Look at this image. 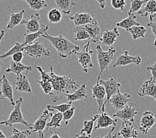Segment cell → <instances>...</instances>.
I'll return each instance as SVG.
<instances>
[{
    "mask_svg": "<svg viewBox=\"0 0 156 138\" xmlns=\"http://www.w3.org/2000/svg\"><path fill=\"white\" fill-rule=\"evenodd\" d=\"M49 74L52 80L53 88V100L57 102L66 96L72 94L73 91H76L80 87L72 78L66 76H58L54 73L53 66H50Z\"/></svg>",
    "mask_w": 156,
    "mask_h": 138,
    "instance_id": "obj_1",
    "label": "cell"
},
{
    "mask_svg": "<svg viewBox=\"0 0 156 138\" xmlns=\"http://www.w3.org/2000/svg\"><path fill=\"white\" fill-rule=\"evenodd\" d=\"M49 41L54 48L57 51L59 57L66 58L69 56L77 55L80 51V47L75 45L69 39L66 38L60 33L57 36H51L48 33H44L42 36Z\"/></svg>",
    "mask_w": 156,
    "mask_h": 138,
    "instance_id": "obj_2",
    "label": "cell"
},
{
    "mask_svg": "<svg viewBox=\"0 0 156 138\" xmlns=\"http://www.w3.org/2000/svg\"><path fill=\"white\" fill-rule=\"evenodd\" d=\"M96 51L100 69V73L97 78V80H98L100 79V76H101L102 73L105 70H108V69L110 63L112 62L113 60L114 56L116 52V49L114 47H110L108 51H104L102 49L101 46L100 44H98L96 47Z\"/></svg>",
    "mask_w": 156,
    "mask_h": 138,
    "instance_id": "obj_3",
    "label": "cell"
},
{
    "mask_svg": "<svg viewBox=\"0 0 156 138\" xmlns=\"http://www.w3.org/2000/svg\"><path fill=\"white\" fill-rule=\"evenodd\" d=\"M23 102V98L20 97L19 98L16 100V104L12 111L10 112L9 118L5 121L0 122V124L4 125L6 126L12 127L14 124H20L22 125H24L27 126L29 129L31 127V124H29L28 123L26 122L23 117V114H22L21 107L22 104Z\"/></svg>",
    "mask_w": 156,
    "mask_h": 138,
    "instance_id": "obj_4",
    "label": "cell"
},
{
    "mask_svg": "<svg viewBox=\"0 0 156 138\" xmlns=\"http://www.w3.org/2000/svg\"><path fill=\"white\" fill-rule=\"evenodd\" d=\"M96 82H98L99 83L102 84L105 87L106 90V100L105 103H104L102 108V112H105L106 106L108 104V102L109 100L111 98V97L120 92V88L121 87V84L120 83H118L116 78L114 77H110L109 79L106 80L100 79Z\"/></svg>",
    "mask_w": 156,
    "mask_h": 138,
    "instance_id": "obj_5",
    "label": "cell"
},
{
    "mask_svg": "<svg viewBox=\"0 0 156 138\" xmlns=\"http://www.w3.org/2000/svg\"><path fill=\"white\" fill-rule=\"evenodd\" d=\"M53 115V114L52 113V111L47 109L44 110L34 124H31L29 129L31 130V133H37L39 138H44L43 131L44 129H46L47 123L49 122Z\"/></svg>",
    "mask_w": 156,
    "mask_h": 138,
    "instance_id": "obj_6",
    "label": "cell"
},
{
    "mask_svg": "<svg viewBox=\"0 0 156 138\" xmlns=\"http://www.w3.org/2000/svg\"><path fill=\"white\" fill-rule=\"evenodd\" d=\"M23 51L33 58L49 57L51 56L49 48H47L44 44L40 42H35L31 44L26 45L24 47Z\"/></svg>",
    "mask_w": 156,
    "mask_h": 138,
    "instance_id": "obj_7",
    "label": "cell"
},
{
    "mask_svg": "<svg viewBox=\"0 0 156 138\" xmlns=\"http://www.w3.org/2000/svg\"><path fill=\"white\" fill-rule=\"evenodd\" d=\"M90 40H89L83 49L77 53L79 62L83 68V71L86 73H88L89 69L93 67L92 61V55L93 54V51L90 50Z\"/></svg>",
    "mask_w": 156,
    "mask_h": 138,
    "instance_id": "obj_8",
    "label": "cell"
},
{
    "mask_svg": "<svg viewBox=\"0 0 156 138\" xmlns=\"http://www.w3.org/2000/svg\"><path fill=\"white\" fill-rule=\"evenodd\" d=\"M137 105L133 102H129L124 108L121 110H118L113 114V117L120 118L125 123H132L135 121V116L137 114Z\"/></svg>",
    "mask_w": 156,
    "mask_h": 138,
    "instance_id": "obj_9",
    "label": "cell"
},
{
    "mask_svg": "<svg viewBox=\"0 0 156 138\" xmlns=\"http://www.w3.org/2000/svg\"><path fill=\"white\" fill-rule=\"evenodd\" d=\"M34 66L39 70L40 73V80L35 81V83L39 84L44 94L53 95V88L49 73H47L41 66H37L35 65Z\"/></svg>",
    "mask_w": 156,
    "mask_h": 138,
    "instance_id": "obj_10",
    "label": "cell"
},
{
    "mask_svg": "<svg viewBox=\"0 0 156 138\" xmlns=\"http://www.w3.org/2000/svg\"><path fill=\"white\" fill-rule=\"evenodd\" d=\"M128 51H125L123 52L121 55L119 56L116 60L112 67L113 68H116L118 66H127L130 64H134L136 66H138L141 62H142V58L140 56H136V57H133V56L129 55L128 54Z\"/></svg>",
    "mask_w": 156,
    "mask_h": 138,
    "instance_id": "obj_11",
    "label": "cell"
},
{
    "mask_svg": "<svg viewBox=\"0 0 156 138\" xmlns=\"http://www.w3.org/2000/svg\"><path fill=\"white\" fill-rule=\"evenodd\" d=\"M0 84H1V99H8L11 104L13 106H15L16 101L13 98V88L11 85L9 81L7 78L5 74H3L2 78H0Z\"/></svg>",
    "mask_w": 156,
    "mask_h": 138,
    "instance_id": "obj_12",
    "label": "cell"
},
{
    "mask_svg": "<svg viewBox=\"0 0 156 138\" xmlns=\"http://www.w3.org/2000/svg\"><path fill=\"white\" fill-rule=\"evenodd\" d=\"M155 123L154 114L150 111H146L143 113L140 121L139 129L144 135H147L149 130Z\"/></svg>",
    "mask_w": 156,
    "mask_h": 138,
    "instance_id": "obj_13",
    "label": "cell"
},
{
    "mask_svg": "<svg viewBox=\"0 0 156 138\" xmlns=\"http://www.w3.org/2000/svg\"><path fill=\"white\" fill-rule=\"evenodd\" d=\"M129 102H130V95L128 93L122 94L120 92H119L111 97L108 104L112 105L113 108L118 111L124 108Z\"/></svg>",
    "mask_w": 156,
    "mask_h": 138,
    "instance_id": "obj_14",
    "label": "cell"
},
{
    "mask_svg": "<svg viewBox=\"0 0 156 138\" xmlns=\"http://www.w3.org/2000/svg\"><path fill=\"white\" fill-rule=\"evenodd\" d=\"M21 24L25 26V34H31L39 31L41 27V25L40 24V14L37 12L31 14L29 20L23 19Z\"/></svg>",
    "mask_w": 156,
    "mask_h": 138,
    "instance_id": "obj_15",
    "label": "cell"
},
{
    "mask_svg": "<svg viewBox=\"0 0 156 138\" xmlns=\"http://www.w3.org/2000/svg\"><path fill=\"white\" fill-rule=\"evenodd\" d=\"M92 98L96 100L98 105V111L101 113L103 104L105 102L106 97L105 87L98 82H96V84L92 87Z\"/></svg>",
    "mask_w": 156,
    "mask_h": 138,
    "instance_id": "obj_16",
    "label": "cell"
},
{
    "mask_svg": "<svg viewBox=\"0 0 156 138\" xmlns=\"http://www.w3.org/2000/svg\"><path fill=\"white\" fill-rule=\"evenodd\" d=\"M155 83L151 78L145 81L137 92V95L140 97H152L156 102V84Z\"/></svg>",
    "mask_w": 156,
    "mask_h": 138,
    "instance_id": "obj_17",
    "label": "cell"
},
{
    "mask_svg": "<svg viewBox=\"0 0 156 138\" xmlns=\"http://www.w3.org/2000/svg\"><path fill=\"white\" fill-rule=\"evenodd\" d=\"M81 27L84 28L89 33V35L90 36V41H92L93 43L100 41L102 34L101 31H100V27L97 21H96V19H94V20L91 23L82 25Z\"/></svg>",
    "mask_w": 156,
    "mask_h": 138,
    "instance_id": "obj_18",
    "label": "cell"
},
{
    "mask_svg": "<svg viewBox=\"0 0 156 138\" xmlns=\"http://www.w3.org/2000/svg\"><path fill=\"white\" fill-rule=\"evenodd\" d=\"M118 136H122L123 138H137L138 136V132L132 123L122 122L120 130L114 135V138H116Z\"/></svg>",
    "mask_w": 156,
    "mask_h": 138,
    "instance_id": "obj_19",
    "label": "cell"
},
{
    "mask_svg": "<svg viewBox=\"0 0 156 138\" xmlns=\"http://www.w3.org/2000/svg\"><path fill=\"white\" fill-rule=\"evenodd\" d=\"M96 122V124L94 128L93 131H96L98 129H105L110 126H116L118 120L112 118L108 114L105 112H102L98 114V117Z\"/></svg>",
    "mask_w": 156,
    "mask_h": 138,
    "instance_id": "obj_20",
    "label": "cell"
},
{
    "mask_svg": "<svg viewBox=\"0 0 156 138\" xmlns=\"http://www.w3.org/2000/svg\"><path fill=\"white\" fill-rule=\"evenodd\" d=\"M120 36L117 27H113L112 29H107L102 34L100 41L106 46H112L116 42L118 37Z\"/></svg>",
    "mask_w": 156,
    "mask_h": 138,
    "instance_id": "obj_21",
    "label": "cell"
},
{
    "mask_svg": "<svg viewBox=\"0 0 156 138\" xmlns=\"http://www.w3.org/2000/svg\"><path fill=\"white\" fill-rule=\"evenodd\" d=\"M14 84L16 87V89L18 92L31 94V87L29 80L27 79V75H23V74H20V75L17 76L16 80L14 82Z\"/></svg>",
    "mask_w": 156,
    "mask_h": 138,
    "instance_id": "obj_22",
    "label": "cell"
},
{
    "mask_svg": "<svg viewBox=\"0 0 156 138\" xmlns=\"http://www.w3.org/2000/svg\"><path fill=\"white\" fill-rule=\"evenodd\" d=\"M69 19L72 20L75 26H82L90 23L94 20L95 18L92 17L90 14L87 13L77 12L74 16H70Z\"/></svg>",
    "mask_w": 156,
    "mask_h": 138,
    "instance_id": "obj_23",
    "label": "cell"
},
{
    "mask_svg": "<svg viewBox=\"0 0 156 138\" xmlns=\"http://www.w3.org/2000/svg\"><path fill=\"white\" fill-rule=\"evenodd\" d=\"M88 92L87 89V85L84 84L77 89L76 91L72 94L66 96V100L69 103L79 101V100H84L88 98Z\"/></svg>",
    "mask_w": 156,
    "mask_h": 138,
    "instance_id": "obj_24",
    "label": "cell"
},
{
    "mask_svg": "<svg viewBox=\"0 0 156 138\" xmlns=\"http://www.w3.org/2000/svg\"><path fill=\"white\" fill-rule=\"evenodd\" d=\"M26 71V73L32 71V67L31 66H27L21 62H16L11 61L10 66L5 70L6 73H13L16 74L17 76L20 75L22 72Z\"/></svg>",
    "mask_w": 156,
    "mask_h": 138,
    "instance_id": "obj_25",
    "label": "cell"
},
{
    "mask_svg": "<svg viewBox=\"0 0 156 138\" xmlns=\"http://www.w3.org/2000/svg\"><path fill=\"white\" fill-rule=\"evenodd\" d=\"M128 16L127 17L124 19H122L120 21L118 22V23L116 24V27L123 28L127 31L128 29L133 27V26L140 25V24L138 23V22L136 21V16H135L134 13H129L128 12Z\"/></svg>",
    "mask_w": 156,
    "mask_h": 138,
    "instance_id": "obj_26",
    "label": "cell"
},
{
    "mask_svg": "<svg viewBox=\"0 0 156 138\" xmlns=\"http://www.w3.org/2000/svg\"><path fill=\"white\" fill-rule=\"evenodd\" d=\"M48 30H49V25H41V29L39 31L34 33H31V34H25L23 43H25L26 45L31 44L35 40L37 39L40 37L43 36L44 34V33L47 32Z\"/></svg>",
    "mask_w": 156,
    "mask_h": 138,
    "instance_id": "obj_27",
    "label": "cell"
},
{
    "mask_svg": "<svg viewBox=\"0 0 156 138\" xmlns=\"http://www.w3.org/2000/svg\"><path fill=\"white\" fill-rule=\"evenodd\" d=\"M25 13V9H22L20 12L12 13L10 15L9 20L7 25V29H12L23 21V15Z\"/></svg>",
    "mask_w": 156,
    "mask_h": 138,
    "instance_id": "obj_28",
    "label": "cell"
},
{
    "mask_svg": "<svg viewBox=\"0 0 156 138\" xmlns=\"http://www.w3.org/2000/svg\"><path fill=\"white\" fill-rule=\"evenodd\" d=\"M138 15L141 16L147 17L150 18L156 13V1L155 0H149L144 7H142L138 12Z\"/></svg>",
    "mask_w": 156,
    "mask_h": 138,
    "instance_id": "obj_29",
    "label": "cell"
},
{
    "mask_svg": "<svg viewBox=\"0 0 156 138\" xmlns=\"http://www.w3.org/2000/svg\"><path fill=\"white\" fill-rule=\"evenodd\" d=\"M58 9L63 13L69 15L71 12V8L76 5V3L72 0H54Z\"/></svg>",
    "mask_w": 156,
    "mask_h": 138,
    "instance_id": "obj_30",
    "label": "cell"
},
{
    "mask_svg": "<svg viewBox=\"0 0 156 138\" xmlns=\"http://www.w3.org/2000/svg\"><path fill=\"white\" fill-rule=\"evenodd\" d=\"M74 39L75 41H84L90 40V36L89 33L83 28L81 26H75L73 29Z\"/></svg>",
    "mask_w": 156,
    "mask_h": 138,
    "instance_id": "obj_31",
    "label": "cell"
},
{
    "mask_svg": "<svg viewBox=\"0 0 156 138\" xmlns=\"http://www.w3.org/2000/svg\"><path fill=\"white\" fill-rule=\"evenodd\" d=\"M63 120L62 113L57 112L53 115L50 119L49 122L47 123L46 126V129H49L50 128H58L62 126L61 122Z\"/></svg>",
    "mask_w": 156,
    "mask_h": 138,
    "instance_id": "obj_32",
    "label": "cell"
},
{
    "mask_svg": "<svg viewBox=\"0 0 156 138\" xmlns=\"http://www.w3.org/2000/svg\"><path fill=\"white\" fill-rule=\"evenodd\" d=\"M128 32L130 33L133 39L136 40L140 38H144L146 33V29L142 25L133 26L127 30Z\"/></svg>",
    "mask_w": 156,
    "mask_h": 138,
    "instance_id": "obj_33",
    "label": "cell"
},
{
    "mask_svg": "<svg viewBox=\"0 0 156 138\" xmlns=\"http://www.w3.org/2000/svg\"><path fill=\"white\" fill-rule=\"evenodd\" d=\"M62 13L57 8H51L47 13L48 20L52 23H58L62 19Z\"/></svg>",
    "mask_w": 156,
    "mask_h": 138,
    "instance_id": "obj_34",
    "label": "cell"
},
{
    "mask_svg": "<svg viewBox=\"0 0 156 138\" xmlns=\"http://www.w3.org/2000/svg\"><path fill=\"white\" fill-rule=\"evenodd\" d=\"M27 3L29 7L33 11H40L47 7V3L44 0H23Z\"/></svg>",
    "mask_w": 156,
    "mask_h": 138,
    "instance_id": "obj_35",
    "label": "cell"
},
{
    "mask_svg": "<svg viewBox=\"0 0 156 138\" xmlns=\"http://www.w3.org/2000/svg\"><path fill=\"white\" fill-rule=\"evenodd\" d=\"M25 46L26 44L23 43H20L19 42H17L16 44H15V45L12 48H11L9 51H7L3 55H0V58L2 59H5L7 57H10V56H12L15 53H18V52H23L24 50V47Z\"/></svg>",
    "mask_w": 156,
    "mask_h": 138,
    "instance_id": "obj_36",
    "label": "cell"
},
{
    "mask_svg": "<svg viewBox=\"0 0 156 138\" xmlns=\"http://www.w3.org/2000/svg\"><path fill=\"white\" fill-rule=\"evenodd\" d=\"M98 117V114H96L94 117L91 118L90 120L84 121L83 128L80 130V132H84L87 133L88 135H91V133L94 130V124L97 120Z\"/></svg>",
    "mask_w": 156,
    "mask_h": 138,
    "instance_id": "obj_37",
    "label": "cell"
},
{
    "mask_svg": "<svg viewBox=\"0 0 156 138\" xmlns=\"http://www.w3.org/2000/svg\"><path fill=\"white\" fill-rule=\"evenodd\" d=\"M72 103H64L59 104V105H51V104H48L47 106V109L51 111H53L55 110L58 111V112L61 113H64L65 111L68 110L71 108Z\"/></svg>",
    "mask_w": 156,
    "mask_h": 138,
    "instance_id": "obj_38",
    "label": "cell"
},
{
    "mask_svg": "<svg viewBox=\"0 0 156 138\" xmlns=\"http://www.w3.org/2000/svg\"><path fill=\"white\" fill-rule=\"evenodd\" d=\"M149 0H131V5L129 8V13H134L138 12L142 8L144 3H147Z\"/></svg>",
    "mask_w": 156,
    "mask_h": 138,
    "instance_id": "obj_39",
    "label": "cell"
},
{
    "mask_svg": "<svg viewBox=\"0 0 156 138\" xmlns=\"http://www.w3.org/2000/svg\"><path fill=\"white\" fill-rule=\"evenodd\" d=\"M31 133L30 129L21 131L16 128H13L12 130V135L10 136L8 138H27L28 136L31 135Z\"/></svg>",
    "mask_w": 156,
    "mask_h": 138,
    "instance_id": "obj_40",
    "label": "cell"
},
{
    "mask_svg": "<svg viewBox=\"0 0 156 138\" xmlns=\"http://www.w3.org/2000/svg\"><path fill=\"white\" fill-rule=\"evenodd\" d=\"M75 110L76 108L75 106H72L70 109L65 111L64 113H62L63 120H64V122L66 125H68L69 120H71L72 118L73 117V115L75 112Z\"/></svg>",
    "mask_w": 156,
    "mask_h": 138,
    "instance_id": "obj_41",
    "label": "cell"
},
{
    "mask_svg": "<svg viewBox=\"0 0 156 138\" xmlns=\"http://www.w3.org/2000/svg\"><path fill=\"white\" fill-rule=\"evenodd\" d=\"M111 5L113 8L120 10V12L125 10L126 8V0H110Z\"/></svg>",
    "mask_w": 156,
    "mask_h": 138,
    "instance_id": "obj_42",
    "label": "cell"
},
{
    "mask_svg": "<svg viewBox=\"0 0 156 138\" xmlns=\"http://www.w3.org/2000/svg\"><path fill=\"white\" fill-rule=\"evenodd\" d=\"M146 69L151 74V78L154 82L156 81V61L152 65L147 66Z\"/></svg>",
    "mask_w": 156,
    "mask_h": 138,
    "instance_id": "obj_43",
    "label": "cell"
},
{
    "mask_svg": "<svg viewBox=\"0 0 156 138\" xmlns=\"http://www.w3.org/2000/svg\"><path fill=\"white\" fill-rule=\"evenodd\" d=\"M12 57L13 61L16 62H21L23 58V52H18V53L13 55Z\"/></svg>",
    "mask_w": 156,
    "mask_h": 138,
    "instance_id": "obj_44",
    "label": "cell"
},
{
    "mask_svg": "<svg viewBox=\"0 0 156 138\" xmlns=\"http://www.w3.org/2000/svg\"><path fill=\"white\" fill-rule=\"evenodd\" d=\"M147 26L151 28V31H152V33H153V34L154 35V37H155L154 45L156 46V22L150 21L149 23L147 24Z\"/></svg>",
    "mask_w": 156,
    "mask_h": 138,
    "instance_id": "obj_45",
    "label": "cell"
},
{
    "mask_svg": "<svg viewBox=\"0 0 156 138\" xmlns=\"http://www.w3.org/2000/svg\"><path fill=\"white\" fill-rule=\"evenodd\" d=\"M116 129V126H112V128L110 129V130L109 131V132L106 135H105L104 137H96V138H114V136L112 135V133L114 132V131Z\"/></svg>",
    "mask_w": 156,
    "mask_h": 138,
    "instance_id": "obj_46",
    "label": "cell"
},
{
    "mask_svg": "<svg viewBox=\"0 0 156 138\" xmlns=\"http://www.w3.org/2000/svg\"><path fill=\"white\" fill-rule=\"evenodd\" d=\"M4 35H5V31L3 30H2L1 32H0V43H1L2 40L3 39V37H4ZM3 60H4V59H2L0 58V71H1V69L2 68V66H3V63H4Z\"/></svg>",
    "mask_w": 156,
    "mask_h": 138,
    "instance_id": "obj_47",
    "label": "cell"
},
{
    "mask_svg": "<svg viewBox=\"0 0 156 138\" xmlns=\"http://www.w3.org/2000/svg\"><path fill=\"white\" fill-rule=\"evenodd\" d=\"M75 138H91V135H88L86 133L80 132L79 134L76 135Z\"/></svg>",
    "mask_w": 156,
    "mask_h": 138,
    "instance_id": "obj_48",
    "label": "cell"
},
{
    "mask_svg": "<svg viewBox=\"0 0 156 138\" xmlns=\"http://www.w3.org/2000/svg\"><path fill=\"white\" fill-rule=\"evenodd\" d=\"M96 2L98 3V4L100 5V7H101L102 9H105V5H106V0H94Z\"/></svg>",
    "mask_w": 156,
    "mask_h": 138,
    "instance_id": "obj_49",
    "label": "cell"
},
{
    "mask_svg": "<svg viewBox=\"0 0 156 138\" xmlns=\"http://www.w3.org/2000/svg\"><path fill=\"white\" fill-rule=\"evenodd\" d=\"M51 136L49 138H61L60 137V136H59L58 134V132H57L53 133L51 131Z\"/></svg>",
    "mask_w": 156,
    "mask_h": 138,
    "instance_id": "obj_50",
    "label": "cell"
},
{
    "mask_svg": "<svg viewBox=\"0 0 156 138\" xmlns=\"http://www.w3.org/2000/svg\"><path fill=\"white\" fill-rule=\"evenodd\" d=\"M0 138H8V137H5V136L3 134V133L1 131V130H0Z\"/></svg>",
    "mask_w": 156,
    "mask_h": 138,
    "instance_id": "obj_51",
    "label": "cell"
},
{
    "mask_svg": "<svg viewBox=\"0 0 156 138\" xmlns=\"http://www.w3.org/2000/svg\"><path fill=\"white\" fill-rule=\"evenodd\" d=\"M155 17H156V13H155V14L154 15V16H152L150 18V21H152V20H153L154 19V18H155Z\"/></svg>",
    "mask_w": 156,
    "mask_h": 138,
    "instance_id": "obj_52",
    "label": "cell"
},
{
    "mask_svg": "<svg viewBox=\"0 0 156 138\" xmlns=\"http://www.w3.org/2000/svg\"><path fill=\"white\" fill-rule=\"evenodd\" d=\"M0 97H1V93H0Z\"/></svg>",
    "mask_w": 156,
    "mask_h": 138,
    "instance_id": "obj_53",
    "label": "cell"
},
{
    "mask_svg": "<svg viewBox=\"0 0 156 138\" xmlns=\"http://www.w3.org/2000/svg\"><path fill=\"white\" fill-rule=\"evenodd\" d=\"M155 123H156V119H155Z\"/></svg>",
    "mask_w": 156,
    "mask_h": 138,
    "instance_id": "obj_54",
    "label": "cell"
}]
</instances>
